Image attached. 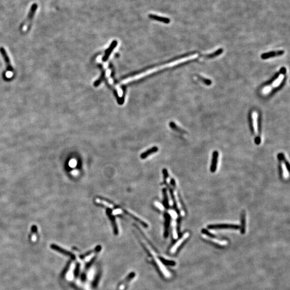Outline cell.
<instances>
[{
  "instance_id": "cell-1",
  "label": "cell",
  "mask_w": 290,
  "mask_h": 290,
  "mask_svg": "<svg viewBox=\"0 0 290 290\" xmlns=\"http://www.w3.org/2000/svg\"><path fill=\"white\" fill-rule=\"evenodd\" d=\"M0 53H1L2 56H3V59L5 60V63L7 66V67H6L7 70H6L5 75H4V77H5V79H6V80L9 79V78H12V76L13 75V70H14L13 66L11 65L10 59L9 56L8 55L7 51H5V50L3 47L0 48Z\"/></svg>"
},
{
  "instance_id": "cell-2",
  "label": "cell",
  "mask_w": 290,
  "mask_h": 290,
  "mask_svg": "<svg viewBox=\"0 0 290 290\" xmlns=\"http://www.w3.org/2000/svg\"><path fill=\"white\" fill-rule=\"evenodd\" d=\"M202 233L204 235V238H205V239L207 240L208 241L213 242L216 244L221 246H225L228 244V242L226 240H221L218 239V238H216V236L214 235H212L210 232H208L206 230H202Z\"/></svg>"
},
{
  "instance_id": "cell-3",
  "label": "cell",
  "mask_w": 290,
  "mask_h": 290,
  "mask_svg": "<svg viewBox=\"0 0 290 290\" xmlns=\"http://www.w3.org/2000/svg\"><path fill=\"white\" fill-rule=\"evenodd\" d=\"M37 8H38V5L37 4L34 3L33 5H32L31 9L30 10V11L28 14V18L27 19V20L25 21V22L23 23V25L22 27V30L23 31V32L27 31L28 30V29L29 28V25L30 24L31 22L32 21V19L35 15L36 10L37 9Z\"/></svg>"
},
{
  "instance_id": "cell-4",
  "label": "cell",
  "mask_w": 290,
  "mask_h": 290,
  "mask_svg": "<svg viewBox=\"0 0 290 290\" xmlns=\"http://www.w3.org/2000/svg\"><path fill=\"white\" fill-rule=\"evenodd\" d=\"M208 228L210 229H235L238 230L240 226L237 225L233 224H216V225H210L208 226Z\"/></svg>"
},
{
  "instance_id": "cell-5",
  "label": "cell",
  "mask_w": 290,
  "mask_h": 290,
  "mask_svg": "<svg viewBox=\"0 0 290 290\" xmlns=\"http://www.w3.org/2000/svg\"><path fill=\"white\" fill-rule=\"evenodd\" d=\"M189 236V233L188 232H186L184 234L183 236L180 239L176 244H175L173 247L171 248V254H174L176 252L177 250L180 248V246L184 243L186 240L188 239Z\"/></svg>"
},
{
  "instance_id": "cell-6",
  "label": "cell",
  "mask_w": 290,
  "mask_h": 290,
  "mask_svg": "<svg viewBox=\"0 0 290 290\" xmlns=\"http://www.w3.org/2000/svg\"><path fill=\"white\" fill-rule=\"evenodd\" d=\"M154 259H155V262L157 263L158 267L160 269L161 271L162 272L163 275L166 277V278H170L171 276V273L167 269L164 264L161 262L160 259L157 257L154 258Z\"/></svg>"
},
{
  "instance_id": "cell-7",
  "label": "cell",
  "mask_w": 290,
  "mask_h": 290,
  "mask_svg": "<svg viewBox=\"0 0 290 290\" xmlns=\"http://www.w3.org/2000/svg\"><path fill=\"white\" fill-rule=\"evenodd\" d=\"M218 157H219V153L218 151H215L213 153V154H212V162H211V165L210 167V171L212 173H214L216 171L217 165H218Z\"/></svg>"
},
{
  "instance_id": "cell-8",
  "label": "cell",
  "mask_w": 290,
  "mask_h": 290,
  "mask_svg": "<svg viewBox=\"0 0 290 290\" xmlns=\"http://www.w3.org/2000/svg\"><path fill=\"white\" fill-rule=\"evenodd\" d=\"M284 53V51L280 50L278 51H272L266 53H264L261 55V58L263 59H269L271 57H274L276 56H279V55H283Z\"/></svg>"
},
{
  "instance_id": "cell-9",
  "label": "cell",
  "mask_w": 290,
  "mask_h": 290,
  "mask_svg": "<svg viewBox=\"0 0 290 290\" xmlns=\"http://www.w3.org/2000/svg\"><path fill=\"white\" fill-rule=\"evenodd\" d=\"M117 44H118V42H117V40H113V42H112L110 46L109 47V48L105 52V55L103 56V58L102 59V61H106V60H108V59L109 58V55H110L111 53L112 52L113 50L117 45Z\"/></svg>"
},
{
  "instance_id": "cell-10",
  "label": "cell",
  "mask_w": 290,
  "mask_h": 290,
  "mask_svg": "<svg viewBox=\"0 0 290 290\" xmlns=\"http://www.w3.org/2000/svg\"><path fill=\"white\" fill-rule=\"evenodd\" d=\"M148 16L150 19H154V20L161 22L163 23H166V24H169L171 22V19L168 18L158 16L157 15H153V14H149Z\"/></svg>"
},
{
  "instance_id": "cell-11",
  "label": "cell",
  "mask_w": 290,
  "mask_h": 290,
  "mask_svg": "<svg viewBox=\"0 0 290 290\" xmlns=\"http://www.w3.org/2000/svg\"><path fill=\"white\" fill-rule=\"evenodd\" d=\"M75 268V264L74 263H73L69 268L68 271L67 272L66 274V278L68 281H72L74 278V269Z\"/></svg>"
},
{
  "instance_id": "cell-12",
  "label": "cell",
  "mask_w": 290,
  "mask_h": 290,
  "mask_svg": "<svg viewBox=\"0 0 290 290\" xmlns=\"http://www.w3.org/2000/svg\"><path fill=\"white\" fill-rule=\"evenodd\" d=\"M157 151H158V148L157 147H154L152 148L151 149L148 150L146 152H144L141 155V159H145L148 156L150 155L151 154H152L153 153H154L155 152H157Z\"/></svg>"
},
{
  "instance_id": "cell-13",
  "label": "cell",
  "mask_w": 290,
  "mask_h": 290,
  "mask_svg": "<svg viewBox=\"0 0 290 290\" xmlns=\"http://www.w3.org/2000/svg\"><path fill=\"white\" fill-rule=\"evenodd\" d=\"M51 248L52 249H53V250H56V251L60 252L61 253L67 255H71V256L72 255V254L68 252L65 250L61 248L60 247H59V246H56L55 244H51Z\"/></svg>"
},
{
  "instance_id": "cell-14",
  "label": "cell",
  "mask_w": 290,
  "mask_h": 290,
  "mask_svg": "<svg viewBox=\"0 0 290 290\" xmlns=\"http://www.w3.org/2000/svg\"><path fill=\"white\" fill-rule=\"evenodd\" d=\"M241 233L244 234L246 231V213L244 211L242 212L241 218Z\"/></svg>"
},
{
  "instance_id": "cell-15",
  "label": "cell",
  "mask_w": 290,
  "mask_h": 290,
  "mask_svg": "<svg viewBox=\"0 0 290 290\" xmlns=\"http://www.w3.org/2000/svg\"><path fill=\"white\" fill-rule=\"evenodd\" d=\"M169 125H170L172 129H173L175 130V131H177V132H179L181 133H186V132H185V131H184V130H182V129H180V128H179V127H177V126L175 125V124H174L173 122H171V123L169 124Z\"/></svg>"
},
{
  "instance_id": "cell-16",
  "label": "cell",
  "mask_w": 290,
  "mask_h": 290,
  "mask_svg": "<svg viewBox=\"0 0 290 290\" xmlns=\"http://www.w3.org/2000/svg\"><path fill=\"white\" fill-rule=\"evenodd\" d=\"M95 270L94 268H91V269L89 270V271L88 273V278L92 281L93 279L94 276H95Z\"/></svg>"
},
{
  "instance_id": "cell-17",
  "label": "cell",
  "mask_w": 290,
  "mask_h": 290,
  "mask_svg": "<svg viewBox=\"0 0 290 290\" xmlns=\"http://www.w3.org/2000/svg\"><path fill=\"white\" fill-rule=\"evenodd\" d=\"M198 79H199V80H200L201 81H202L203 83H205V84H206L207 86H210L212 82L211 80H210L209 79H207V78H204L203 77L200 76H198Z\"/></svg>"
},
{
  "instance_id": "cell-18",
  "label": "cell",
  "mask_w": 290,
  "mask_h": 290,
  "mask_svg": "<svg viewBox=\"0 0 290 290\" xmlns=\"http://www.w3.org/2000/svg\"><path fill=\"white\" fill-rule=\"evenodd\" d=\"M163 195H164V199H165V206H166V207L167 208H168L169 207V203H168V197H167V193H166V189H164L163 190Z\"/></svg>"
},
{
  "instance_id": "cell-19",
  "label": "cell",
  "mask_w": 290,
  "mask_h": 290,
  "mask_svg": "<svg viewBox=\"0 0 290 290\" xmlns=\"http://www.w3.org/2000/svg\"><path fill=\"white\" fill-rule=\"evenodd\" d=\"M31 230H32V232L33 233H37V227L36 225H33L32 226V228H31Z\"/></svg>"
},
{
  "instance_id": "cell-20",
  "label": "cell",
  "mask_w": 290,
  "mask_h": 290,
  "mask_svg": "<svg viewBox=\"0 0 290 290\" xmlns=\"http://www.w3.org/2000/svg\"><path fill=\"white\" fill-rule=\"evenodd\" d=\"M121 212V210L120 209H116L114 211H113V214H119Z\"/></svg>"
},
{
  "instance_id": "cell-21",
  "label": "cell",
  "mask_w": 290,
  "mask_h": 290,
  "mask_svg": "<svg viewBox=\"0 0 290 290\" xmlns=\"http://www.w3.org/2000/svg\"><path fill=\"white\" fill-rule=\"evenodd\" d=\"M155 205H156V206H157V207H159V208L160 210H161L162 211H163V208L162 206L161 205V204H160L159 203H155Z\"/></svg>"
},
{
  "instance_id": "cell-22",
  "label": "cell",
  "mask_w": 290,
  "mask_h": 290,
  "mask_svg": "<svg viewBox=\"0 0 290 290\" xmlns=\"http://www.w3.org/2000/svg\"><path fill=\"white\" fill-rule=\"evenodd\" d=\"M71 163H71V166H72V167H74V166L76 165V163H75V161H72V162H71Z\"/></svg>"
}]
</instances>
